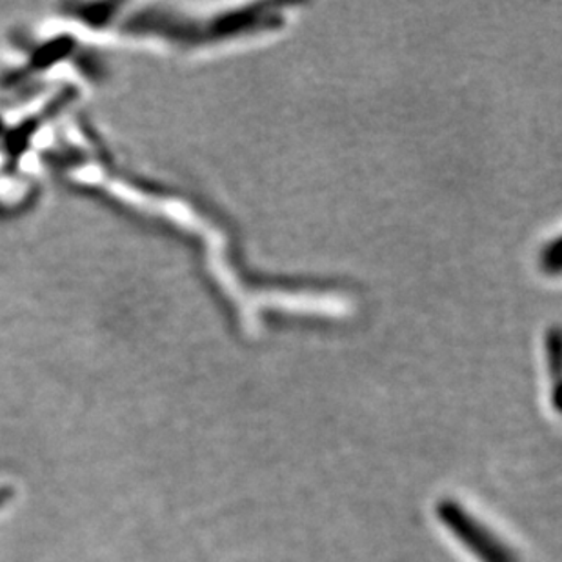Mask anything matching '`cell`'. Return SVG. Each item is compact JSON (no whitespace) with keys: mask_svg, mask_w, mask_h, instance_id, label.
<instances>
[{"mask_svg":"<svg viewBox=\"0 0 562 562\" xmlns=\"http://www.w3.org/2000/svg\"><path fill=\"white\" fill-rule=\"evenodd\" d=\"M437 517L446 530L450 531L479 562H520L517 553L494 530H490L483 520L473 517L457 501H439Z\"/></svg>","mask_w":562,"mask_h":562,"instance_id":"obj_1","label":"cell"},{"mask_svg":"<svg viewBox=\"0 0 562 562\" xmlns=\"http://www.w3.org/2000/svg\"><path fill=\"white\" fill-rule=\"evenodd\" d=\"M11 499V490H8V488H2L0 490V508H2V506H4L5 503H8V501Z\"/></svg>","mask_w":562,"mask_h":562,"instance_id":"obj_2","label":"cell"}]
</instances>
